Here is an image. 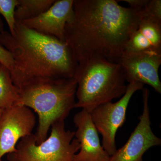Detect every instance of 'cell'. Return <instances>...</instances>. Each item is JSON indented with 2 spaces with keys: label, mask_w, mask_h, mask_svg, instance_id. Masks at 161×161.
<instances>
[{
  "label": "cell",
  "mask_w": 161,
  "mask_h": 161,
  "mask_svg": "<svg viewBox=\"0 0 161 161\" xmlns=\"http://www.w3.org/2000/svg\"><path fill=\"white\" fill-rule=\"evenodd\" d=\"M73 9L64 43L78 64L93 59L118 63L144 10L123 7L115 0H74Z\"/></svg>",
  "instance_id": "6da1fadb"
},
{
  "label": "cell",
  "mask_w": 161,
  "mask_h": 161,
  "mask_svg": "<svg viewBox=\"0 0 161 161\" xmlns=\"http://www.w3.org/2000/svg\"><path fill=\"white\" fill-rule=\"evenodd\" d=\"M0 44L11 53L9 70L19 90L39 80L75 77L78 65L66 43L39 33L16 20L12 34L0 33Z\"/></svg>",
  "instance_id": "7a4b0ae2"
},
{
  "label": "cell",
  "mask_w": 161,
  "mask_h": 161,
  "mask_svg": "<svg viewBox=\"0 0 161 161\" xmlns=\"http://www.w3.org/2000/svg\"><path fill=\"white\" fill-rule=\"evenodd\" d=\"M77 83L75 78L39 80L19 91L21 104L37 114L34 134L39 145L48 136L53 125L64 121L75 108Z\"/></svg>",
  "instance_id": "3957f363"
},
{
  "label": "cell",
  "mask_w": 161,
  "mask_h": 161,
  "mask_svg": "<svg viewBox=\"0 0 161 161\" xmlns=\"http://www.w3.org/2000/svg\"><path fill=\"white\" fill-rule=\"evenodd\" d=\"M74 78L77 83L75 108L89 112L102 104L120 98L127 90L120 65L104 59L79 64Z\"/></svg>",
  "instance_id": "277c9868"
},
{
  "label": "cell",
  "mask_w": 161,
  "mask_h": 161,
  "mask_svg": "<svg viewBox=\"0 0 161 161\" xmlns=\"http://www.w3.org/2000/svg\"><path fill=\"white\" fill-rule=\"evenodd\" d=\"M45 141L36 144L34 134L21 139L14 152L7 154L8 161H74L80 150L75 131L66 130L64 121L54 124Z\"/></svg>",
  "instance_id": "5b68a950"
},
{
  "label": "cell",
  "mask_w": 161,
  "mask_h": 161,
  "mask_svg": "<svg viewBox=\"0 0 161 161\" xmlns=\"http://www.w3.org/2000/svg\"><path fill=\"white\" fill-rule=\"evenodd\" d=\"M144 86L138 82H130L125 93L118 101L102 104L89 112L94 125L102 136L103 147L111 156L117 150L116 132L125 123L130 100L136 92L144 88Z\"/></svg>",
  "instance_id": "8992f818"
},
{
  "label": "cell",
  "mask_w": 161,
  "mask_h": 161,
  "mask_svg": "<svg viewBox=\"0 0 161 161\" xmlns=\"http://www.w3.org/2000/svg\"><path fill=\"white\" fill-rule=\"evenodd\" d=\"M36 124L34 112L23 105L3 110L0 116V161L4 155L15 151L21 139L32 134Z\"/></svg>",
  "instance_id": "52a82bcc"
},
{
  "label": "cell",
  "mask_w": 161,
  "mask_h": 161,
  "mask_svg": "<svg viewBox=\"0 0 161 161\" xmlns=\"http://www.w3.org/2000/svg\"><path fill=\"white\" fill-rule=\"evenodd\" d=\"M142 90L143 111L139 118V122L125 144L111 156L110 161H144L143 155L147 150L161 145V140L153 133L151 128L150 91L147 88Z\"/></svg>",
  "instance_id": "ba28073f"
},
{
  "label": "cell",
  "mask_w": 161,
  "mask_h": 161,
  "mask_svg": "<svg viewBox=\"0 0 161 161\" xmlns=\"http://www.w3.org/2000/svg\"><path fill=\"white\" fill-rule=\"evenodd\" d=\"M118 63L123 71L126 81L148 85L161 94L158 75L161 51L123 53Z\"/></svg>",
  "instance_id": "9c48e42d"
},
{
  "label": "cell",
  "mask_w": 161,
  "mask_h": 161,
  "mask_svg": "<svg viewBox=\"0 0 161 161\" xmlns=\"http://www.w3.org/2000/svg\"><path fill=\"white\" fill-rule=\"evenodd\" d=\"M73 5L74 0H56L39 16L21 22L30 29L64 43L65 26L74 14Z\"/></svg>",
  "instance_id": "30bf717a"
},
{
  "label": "cell",
  "mask_w": 161,
  "mask_h": 161,
  "mask_svg": "<svg viewBox=\"0 0 161 161\" xmlns=\"http://www.w3.org/2000/svg\"><path fill=\"white\" fill-rule=\"evenodd\" d=\"M73 122L77 128L75 138L80 147L74 161H110L111 156L100 143L98 132L89 112L81 110L74 115Z\"/></svg>",
  "instance_id": "8fae6325"
},
{
  "label": "cell",
  "mask_w": 161,
  "mask_h": 161,
  "mask_svg": "<svg viewBox=\"0 0 161 161\" xmlns=\"http://www.w3.org/2000/svg\"><path fill=\"white\" fill-rule=\"evenodd\" d=\"M161 51V21L144 15L132 34L123 53Z\"/></svg>",
  "instance_id": "7c38bea8"
},
{
  "label": "cell",
  "mask_w": 161,
  "mask_h": 161,
  "mask_svg": "<svg viewBox=\"0 0 161 161\" xmlns=\"http://www.w3.org/2000/svg\"><path fill=\"white\" fill-rule=\"evenodd\" d=\"M20 103L19 90L11 80L9 70L0 64V108L3 110Z\"/></svg>",
  "instance_id": "4fadbf2b"
},
{
  "label": "cell",
  "mask_w": 161,
  "mask_h": 161,
  "mask_svg": "<svg viewBox=\"0 0 161 161\" xmlns=\"http://www.w3.org/2000/svg\"><path fill=\"white\" fill-rule=\"evenodd\" d=\"M15 13L16 21L33 19L48 10L56 0H18Z\"/></svg>",
  "instance_id": "5bb4252c"
},
{
  "label": "cell",
  "mask_w": 161,
  "mask_h": 161,
  "mask_svg": "<svg viewBox=\"0 0 161 161\" xmlns=\"http://www.w3.org/2000/svg\"><path fill=\"white\" fill-rule=\"evenodd\" d=\"M19 4L18 0H0V14L3 16L12 34L14 32L16 19L15 9Z\"/></svg>",
  "instance_id": "9a60e30c"
},
{
  "label": "cell",
  "mask_w": 161,
  "mask_h": 161,
  "mask_svg": "<svg viewBox=\"0 0 161 161\" xmlns=\"http://www.w3.org/2000/svg\"><path fill=\"white\" fill-rule=\"evenodd\" d=\"M144 15L161 21V0H149L143 10Z\"/></svg>",
  "instance_id": "2e32d148"
},
{
  "label": "cell",
  "mask_w": 161,
  "mask_h": 161,
  "mask_svg": "<svg viewBox=\"0 0 161 161\" xmlns=\"http://www.w3.org/2000/svg\"><path fill=\"white\" fill-rule=\"evenodd\" d=\"M14 63L13 58L9 51L0 44V64L11 69Z\"/></svg>",
  "instance_id": "e0dca14e"
},
{
  "label": "cell",
  "mask_w": 161,
  "mask_h": 161,
  "mask_svg": "<svg viewBox=\"0 0 161 161\" xmlns=\"http://www.w3.org/2000/svg\"><path fill=\"white\" fill-rule=\"evenodd\" d=\"M117 2H124L129 4L130 8L136 9H144L147 6L149 0H121Z\"/></svg>",
  "instance_id": "ac0fdd59"
},
{
  "label": "cell",
  "mask_w": 161,
  "mask_h": 161,
  "mask_svg": "<svg viewBox=\"0 0 161 161\" xmlns=\"http://www.w3.org/2000/svg\"><path fill=\"white\" fill-rule=\"evenodd\" d=\"M4 30V24H3V21L0 17V33L3 32Z\"/></svg>",
  "instance_id": "d6986e66"
},
{
  "label": "cell",
  "mask_w": 161,
  "mask_h": 161,
  "mask_svg": "<svg viewBox=\"0 0 161 161\" xmlns=\"http://www.w3.org/2000/svg\"><path fill=\"white\" fill-rule=\"evenodd\" d=\"M3 110L1 108H0V116H1V114H2V112H3Z\"/></svg>",
  "instance_id": "ffe728a7"
}]
</instances>
